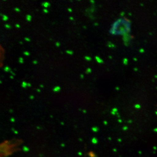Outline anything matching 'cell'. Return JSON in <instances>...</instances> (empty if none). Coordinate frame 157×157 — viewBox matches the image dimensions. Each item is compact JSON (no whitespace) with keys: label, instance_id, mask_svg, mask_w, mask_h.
I'll return each instance as SVG.
<instances>
[{"label":"cell","instance_id":"6da1fadb","mask_svg":"<svg viewBox=\"0 0 157 157\" xmlns=\"http://www.w3.org/2000/svg\"><path fill=\"white\" fill-rule=\"evenodd\" d=\"M4 59V50L3 49L2 45H1V67H2L3 59Z\"/></svg>","mask_w":157,"mask_h":157},{"label":"cell","instance_id":"7a4b0ae2","mask_svg":"<svg viewBox=\"0 0 157 157\" xmlns=\"http://www.w3.org/2000/svg\"><path fill=\"white\" fill-rule=\"evenodd\" d=\"M50 5H51L50 3H48V2H45L42 3V6L44 7V8H46V9L47 8L49 7Z\"/></svg>","mask_w":157,"mask_h":157},{"label":"cell","instance_id":"3957f363","mask_svg":"<svg viewBox=\"0 0 157 157\" xmlns=\"http://www.w3.org/2000/svg\"><path fill=\"white\" fill-rule=\"evenodd\" d=\"M61 87L59 86H55L54 88H53V92H56V93H57V92H59L61 90Z\"/></svg>","mask_w":157,"mask_h":157},{"label":"cell","instance_id":"277c9868","mask_svg":"<svg viewBox=\"0 0 157 157\" xmlns=\"http://www.w3.org/2000/svg\"><path fill=\"white\" fill-rule=\"evenodd\" d=\"M95 59L96 60L97 62L98 63H99V64H101V63H103V61L102 59H101L100 58L99 56H95Z\"/></svg>","mask_w":157,"mask_h":157},{"label":"cell","instance_id":"5b68a950","mask_svg":"<svg viewBox=\"0 0 157 157\" xmlns=\"http://www.w3.org/2000/svg\"><path fill=\"white\" fill-rule=\"evenodd\" d=\"M4 71H5L6 72H10V71L11 70L9 66H5V67L4 68Z\"/></svg>","mask_w":157,"mask_h":157},{"label":"cell","instance_id":"8992f818","mask_svg":"<svg viewBox=\"0 0 157 157\" xmlns=\"http://www.w3.org/2000/svg\"><path fill=\"white\" fill-rule=\"evenodd\" d=\"M32 17L31 15H30V14H28V15H27L26 16V19H27V21H31L32 20Z\"/></svg>","mask_w":157,"mask_h":157},{"label":"cell","instance_id":"52a82bcc","mask_svg":"<svg viewBox=\"0 0 157 157\" xmlns=\"http://www.w3.org/2000/svg\"><path fill=\"white\" fill-rule=\"evenodd\" d=\"M9 19V18L6 15H3L2 16V19H3V21H7Z\"/></svg>","mask_w":157,"mask_h":157},{"label":"cell","instance_id":"ba28073f","mask_svg":"<svg viewBox=\"0 0 157 157\" xmlns=\"http://www.w3.org/2000/svg\"><path fill=\"white\" fill-rule=\"evenodd\" d=\"M27 85H28V83H27L26 82H22V83H21V86H22L23 88H25H25H26V87L28 86Z\"/></svg>","mask_w":157,"mask_h":157},{"label":"cell","instance_id":"9c48e42d","mask_svg":"<svg viewBox=\"0 0 157 157\" xmlns=\"http://www.w3.org/2000/svg\"><path fill=\"white\" fill-rule=\"evenodd\" d=\"M85 59L87 62H90L92 60V58H90V56H85Z\"/></svg>","mask_w":157,"mask_h":157},{"label":"cell","instance_id":"30bf717a","mask_svg":"<svg viewBox=\"0 0 157 157\" xmlns=\"http://www.w3.org/2000/svg\"><path fill=\"white\" fill-rule=\"evenodd\" d=\"M18 62H19L20 64H23L24 62V59L22 57H20L18 59Z\"/></svg>","mask_w":157,"mask_h":157},{"label":"cell","instance_id":"8fae6325","mask_svg":"<svg viewBox=\"0 0 157 157\" xmlns=\"http://www.w3.org/2000/svg\"><path fill=\"white\" fill-rule=\"evenodd\" d=\"M66 52L67 53V54H68V55H73V52L72 51H70V50H67V51H66Z\"/></svg>","mask_w":157,"mask_h":157},{"label":"cell","instance_id":"7c38bea8","mask_svg":"<svg viewBox=\"0 0 157 157\" xmlns=\"http://www.w3.org/2000/svg\"><path fill=\"white\" fill-rule=\"evenodd\" d=\"M5 27L7 29H10L11 28V26L9 24H5Z\"/></svg>","mask_w":157,"mask_h":157},{"label":"cell","instance_id":"4fadbf2b","mask_svg":"<svg viewBox=\"0 0 157 157\" xmlns=\"http://www.w3.org/2000/svg\"><path fill=\"white\" fill-rule=\"evenodd\" d=\"M92 72V69L90 68H87L86 71V74H90Z\"/></svg>","mask_w":157,"mask_h":157},{"label":"cell","instance_id":"5bb4252c","mask_svg":"<svg viewBox=\"0 0 157 157\" xmlns=\"http://www.w3.org/2000/svg\"><path fill=\"white\" fill-rule=\"evenodd\" d=\"M24 55L25 56H30V52H27V51H25V52H24Z\"/></svg>","mask_w":157,"mask_h":157},{"label":"cell","instance_id":"9a60e30c","mask_svg":"<svg viewBox=\"0 0 157 157\" xmlns=\"http://www.w3.org/2000/svg\"><path fill=\"white\" fill-rule=\"evenodd\" d=\"M43 11L45 13H48V9H46V8H44Z\"/></svg>","mask_w":157,"mask_h":157},{"label":"cell","instance_id":"2e32d148","mask_svg":"<svg viewBox=\"0 0 157 157\" xmlns=\"http://www.w3.org/2000/svg\"><path fill=\"white\" fill-rule=\"evenodd\" d=\"M14 10H15V11L17 12H19L21 11V10L18 8H15Z\"/></svg>","mask_w":157,"mask_h":157},{"label":"cell","instance_id":"e0dca14e","mask_svg":"<svg viewBox=\"0 0 157 157\" xmlns=\"http://www.w3.org/2000/svg\"><path fill=\"white\" fill-rule=\"evenodd\" d=\"M56 47H59L61 45V44H60L59 42H56Z\"/></svg>","mask_w":157,"mask_h":157},{"label":"cell","instance_id":"ac0fdd59","mask_svg":"<svg viewBox=\"0 0 157 157\" xmlns=\"http://www.w3.org/2000/svg\"><path fill=\"white\" fill-rule=\"evenodd\" d=\"M25 40L27 42H30V39L28 38V37H25Z\"/></svg>","mask_w":157,"mask_h":157},{"label":"cell","instance_id":"d6986e66","mask_svg":"<svg viewBox=\"0 0 157 157\" xmlns=\"http://www.w3.org/2000/svg\"><path fill=\"white\" fill-rule=\"evenodd\" d=\"M15 27H16L17 28L19 29L21 28V25H19V24H15Z\"/></svg>","mask_w":157,"mask_h":157},{"label":"cell","instance_id":"ffe728a7","mask_svg":"<svg viewBox=\"0 0 157 157\" xmlns=\"http://www.w3.org/2000/svg\"><path fill=\"white\" fill-rule=\"evenodd\" d=\"M10 73L11 74V75H12V76L15 75V73L14 72H13L12 70H11V71H10Z\"/></svg>","mask_w":157,"mask_h":157},{"label":"cell","instance_id":"44dd1931","mask_svg":"<svg viewBox=\"0 0 157 157\" xmlns=\"http://www.w3.org/2000/svg\"><path fill=\"white\" fill-rule=\"evenodd\" d=\"M68 11L69 12H70V13L72 12V9L70 8H68Z\"/></svg>","mask_w":157,"mask_h":157},{"label":"cell","instance_id":"7402d4cb","mask_svg":"<svg viewBox=\"0 0 157 157\" xmlns=\"http://www.w3.org/2000/svg\"><path fill=\"white\" fill-rule=\"evenodd\" d=\"M37 63H38V62H37V61H36V60L33 61V64H34V65H36Z\"/></svg>","mask_w":157,"mask_h":157},{"label":"cell","instance_id":"603a6c76","mask_svg":"<svg viewBox=\"0 0 157 157\" xmlns=\"http://www.w3.org/2000/svg\"><path fill=\"white\" fill-rule=\"evenodd\" d=\"M80 78L82 79L84 78V75H83V74H80Z\"/></svg>","mask_w":157,"mask_h":157},{"label":"cell","instance_id":"cb8c5ba5","mask_svg":"<svg viewBox=\"0 0 157 157\" xmlns=\"http://www.w3.org/2000/svg\"><path fill=\"white\" fill-rule=\"evenodd\" d=\"M27 86H28V87H31V86H32L31 84L30 83H28V85H27Z\"/></svg>","mask_w":157,"mask_h":157},{"label":"cell","instance_id":"d4e9b609","mask_svg":"<svg viewBox=\"0 0 157 157\" xmlns=\"http://www.w3.org/2000/svg\"><path fill=\"white\" fill-rule=\"evenodd\" d=\"M69 19H70L71 21H73V20H74V18L73 17H69Z\"/></svg>","mask_w":157,"mask_h":157},{"label":"cell","instance_id":"484cf974","mask_svg":"<svg viewBox=\"0 0 157 157\" xmlns=\"http://www.w3.org/2000/svg\"><path fill=\"white\" fill-rule=\"evenodd\" d=\"M90 2L93 4H94V3H95V1H94V0H91V1H90Z\"/></svg>","mask_w":157,"mask_h":157},{"label":"cell","instance_id":"4316f807","mask_svg":"<svg viewBox=\"0 0 157 157\" xmlns=\"http://www.w3.org/2000/svg\"><path fill=\"white\" fill-rule=\"evenodd\" d=\"M37 91L39 92V93H40V92H41V90H40V89H37Z\"/></svg>","mask_w":157,"mask_h":157},{"label":"cell","instance_id":"83f0119b","mask_svg":"<svg viewBox=\"0 0 157 157\" xmlns=\"http://www.w3.org/2000/svg\"><path fill=\"white\" fill-rule=\"evenodd\" d=\"M30 99H34V96H30Z\"/></svg>","mask_w":157,"mask_h":157},{"label":"cell","instance_id":"f1b7e54d","mask_svg":"<svg viewBox=\"0 0 157 157\" xmlns=\"http://www.w3.org/2000/svg\"><path fill=\"white\" fill-rule=\"evenodd\" d=\"M10 78L11 79H13L14 78L13 76H12V75L10 76Z\"/></svg>","mask_w":157,"mask_h":157},{"label":"cell","instance_id":"f546056e","mask_svg":"<svg viewBox=\"0 0 157 157\" xmlns=\"http://www.w3.org/2000/svg\"><path fill=\"white\" fill-rule=\"evenodd\" d=\"M94 25H96V26H97V25H98V24H97V23H95V24H94Z\"/></svg>","mask_w":157,"mask_h":157},{"label":"cell","instance_id":"4dcf8cb0","mask_svg":"<svg viewBox=\"0 0 157 157\" xmlns=\"http://www.w3.org/2000/svg\"><path fill=\"white\" fill-rule=\"evenodd\" d=\"M40 86L41 87H44V86H43V85H40Z\"/></svg>","mask_w":157,"mask_h":157},{"label":"cell","instance_id":"1f68e13d","mask_svg":"<svg viewBox=\"0 0 157 157\" xmlns=\"http://www.w3.org/2000/svg\"><path fill=\"white\" fill-rule=\"evenodd\" d=\"M19 43H21V44H22V42H19Z\"/></svg>","mask_w":157,"mask_h":157}]
</instances>
